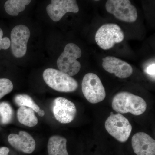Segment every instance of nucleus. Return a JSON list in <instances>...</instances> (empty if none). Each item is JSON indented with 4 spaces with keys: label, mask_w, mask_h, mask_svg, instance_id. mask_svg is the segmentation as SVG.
<instances>
[{
    "label": "nucleus",
    "mask_w": 155,
    "mask_h": 155,
    "mask_svg": "<svg viewBox=\"0 0 155 155\" xmlns=\"http://www.w3.org/2000/svg\"><path fill=\"white\" fill-rule=\"evenodd\" d=\"M81 89L84 97L91 104H97L105 98V89L99 77L93 73H88L84 76Z\"/></svg>",
    "instance_id": "6"
},
{
    "label": "nucleus",
    "mask_w": 155,
    "mask_h": 155,
    "mask_svg": "<svg viewBox=\"0 0 155 155\" xmlns=\"http://www.w3.org/2000/svg\"><path fill=\"white\" fill-rule=\"evenodd\" d=\"M14 85L10 79L0 78V99L13 90Z\"/></svg>",
    "instance_id": "19"
},
{
    "label": "nucleus",
    "mask_w": 155,
    "mask_h": 155,
    "mask_svg": "<svg viewBox=\"0 0 155 155\" xmlns=\"http://www.w3.org/2000/svg\"><path fill=\"white\" fill-rule=\"evenodd\" d=\"M105 8L108 13L123 22L133 23L137 19V10L130 0H107Z\"/></svg>",
    "instance_id": "7"
},
{
    "label": "nucleus",
    "mask_w": 155,
    "mask_h": 155,
    "mask_svg": "<svg viewBox=\"0 0 155 155\" xmlns=\"http://www.w3.org/2000/svg\"><path fill=\"white\" fill-rule=\"evenodd\" d=\"M134 151L137 155H155V140L144 132L135 134L131 139Z\"/></svg>",
    "instance_id": "13"
},
{
    "label": "nucleus",
    "mask_w": 155,
    "mask_h": 155,
    "mask_svg": "<svg viewBox=\"0 0 155 155\" xmlns=\"http://www.w3.org/2000/svg\"><path fill=\"white\" fill-rule=\"evenodd\" d=\"M33 109L29 107H19L17 112V117L19 123L28 126L33 127L38 123V119L35 115Z\"/></svg>",
    "instance_id": "15"
},
{
    "label": "nucleus",
    "mask_w": 155,
    "mask_h": 155,
    "mask_svg": "<svg viewBox=\"0 0 155 155\" xmlns=\"http://www.w3.org/2000/svg\"><path fill=\"white\" fill-rule=\"evenodd\" d=\"M45 82L50 87L61 92H72L78 88L77 81L59 70L46 69L43 73Z\"/></svg>",
    "instance_id": "2"
},
{
    "label": "nucleus",
    "mask_w": 155,
    "mask_h": 155,
    "mask_svg": "<svg viewBox=\"0 0 155 155\" xmlns=\"http://www.w3.org/2000/svg\"><path fill=\"white\" fill-rule=\"evenodd\" d=\"M52 111L56 120L62 124L72 122L77 114L75 104L63 97H58L54 100Z\"/></svg>",
    "instance_id": "9"
},
{
    "label": "nucleus",
    "mask_w": 155,
    "mask_h": 155,
    "mask_svg": "<svg viewBox=\"0 0 155 155\" xmlns=\"http://www.w3.org/2000/svg\"><path fill=\"white\" fill-rule=\"evenodd\" d=\"M82 54L80 48L74 43L66 45L64 51L57 60V66L59 70L69 76L76 75L81 68L80 62L77 59Z\"/></svg>",
    "instance_id": "3"
},
{
    "label": "nucleus",
    "mask_w": 155,
    "mask_h": 155,
    "mask_svg": "<svg viewBox=\"0 0 155 155\" xmlns=\"http://www.w3.org/2000/svg\"><path fill=\"white\" fill-rule=\"evenodd\" d=\"M102 61L104 69L119 78H127L133 73V68L130 64L119 58L108 56L103 58Z\"/></svg>",
    "instance_id": "11"
},
{
    "label": "nucleus",
    "mask_w": 155,
    "mask_h": 155,
    "mask_svg": "<svg viewBox=\"0 0 155 155\" xmlns=\"http://www.w3.org/2000/svg\"><path fill=\"white\" fill-rule=\"evenodd\" d=\"M155 62L147 65L145 68V72L155 80Z\"/></svg>",
    "instance_id": "21"
},
{
    "label": "nucleus",
    "mask_w": 155,
    "mask_h": 155,
    "mask_svg": "<svg viewBox=\"0 0 155 155\" xmlns=\"http://www.w3.org/2000/svg\"><path fill=\"white\" fill-rule=\"evenodd\" d=\"M37 113L39 116H40V117H43L45 115V111H44L43 110H40V109L39 110V111Z\"/></svg>",
    "instance_id": "23"
},
{
    "label": "nucleus",
    "mask_w": 155,
    "mask_h": 155,
    "mask_svg": "<svg viewBox=\"0 0 155 155\" xmlns=\"http://www.w3.org/2000/svg\"><path fill=\"white\" fill-rule=\"evenodd\" d=\"M10 149L6 147H0V155H9Z\"/></svg>",
    "instance_id": "22"
},
{
    "label": "nucleus",
    "mask_w": 155,
    "mask_h": 155,
    "mask_svg": "<svg viewBox=\"0 0 155 155\" xmlns=\"http://www.w3.org/2000/svg\"><path fill=\"white\" fill-rule=\"evenodd\" d=\"M105 126L108 133L121 143L127 141L132 129L127 118L121 114H114L113 112L106 120Z\"/></svg>",
    "instance_id": "5"
},
{
    "label": "nucleus",
    "mask_w": 155,
    "mask_h": 155,
    "mask_svg": "<svg viewBox=\"0 0 155 155\" xmlns=\"http://www.w3.org/2000/svg\"><path fill=\"white\" fill-rule=\"evenodd\" d=\"M31 0H8L5 4L7 14L12 16H17L19 13L25 10Z\"/></svg>",
    "instance_id": "16"
},
{
    "label": "nucleus",
    "mask_w": 155,
    "mask_h": 155,
    "mask_svg": "<svg viewBox=\"0 0 155 155\" xmlns=\"http://www.w3.org/2000/svg\"><path fill=\"white\" fill-rule=\"evenodd\" d=\"M79 9L76 0H51L46 7L48 15L54 22H58L69 12L77 13Z\"/></svg>",
    "instance_id": "10"
},
{
    "label": "nucleus",
    "mask_w": 155,
    "mask_h": 155,
    "mask_svg": "<svg viewBox=\"0 0 155 155\" xmlns=\"http://www.w3.org/2000/svg\"><path fill=\"white\" fill-rule=\"evenodd\" d=\"M30 35L29 28L24 25H17L11 31V50L14 57L20 58L25 55Z\"/></svg>",
    "instance_id": "8"
},
{
    "label": "nucleus",
    "mask_w": 155,
    "mask_h": 155,
    "mask_svg": "<svg viewBox=\"0 0 155 155\" xmlns=\"http://www.w3.org/2000/svg\"><path fill=\"white\" fill-rule=\"evenodd\" d=\"M13 116V110L9 103L6 102L0 103V117L2 124H8Z\"/></svg>",
    "instance_id": "18"
},
{
    "label": "nucleus",
    "mask_w": 155,
    "mask_h": 155,
    "mask_svg": "<svg viewBox=\"0 0 155 155\" xmlns=\"http://www.w3.org/2000/svg\"><path fill=\"white\" fill-rule=\"evenodd\" d=\"M14 102L19 107H29L33 109L35 112L38 113L40 110L38 106L35 102L31 97L28 95L20 94L17 95L14 97Z\"/></svg>",
    "instance_id": "17"
},
{
    "label": "nucleus",
    "mask_w": 155,
    "mask_h": 155,
    "mask_svg": "<svg viewBox=\"0 0 155 155\" xmlns=\"http://www.w3.org/2000/svg\"><path fill=\"white\" fill-rule=\"evenodd\" d=\"M114 110L119 114L130 113L134 116H140L147 110V103L144 99L126 91L118 93L114 96L112 103Z\"/></svg>",
    "instance_id": "1"
},
{
    "label": "nucleus",
    "mask_w": 155,
    "mask_h": 155,
    "mask_svg": "<svg viewBox=\"0 0 155 155\" xmlns=\"http://www.w3.org/2000/svg\"><path fill=\"white\" fill-rule=\"evenodd\" d=\"M8 141L15 149L25 154L32 153L36 147L34 139L26 131H19V134H11L8 137Z\"/></svg>",
    "instance_id": "12"
},
{
    "label": "nucleus",
    "mask_w": 155,
    "mask_h": 155,
    "mask_svg": "<svg viewBox=\"0 0 155 155\" xmlns=\"http://www.w3.org/2000/svg\"><path fill=\"white\" fill-rule=\"evenodd\" d=\"M125 35L119 25L107 23L101 26L95 35L96 42L101 48L107 50L112 48L116 44L122 42Z\"/></svg>",
    "instance_id": "4"
},
{
    "label": "nucleus",
    "mask_w": 155,
    "mask_h": 155,
    "mask_svg": "<svg viewBox=\"0 0 155 155\" xmlns=\"http://www.w3.org/2000/svg\"><path fill=\"white\" fill-rule=\"evenodd\" d=\"M3 31L0 28V50H7L11 46V40L8 37L3 38Z\"/></svg>",
    "instance_id": "20"
},
{
    "label": "nucleus",
    "mask_w": 155,
    "mask_h": 155,
    "mask_svg": "<svg viewBox=\"0 0 155 155\" xmlns=\"http://www.w3.org/2000/svg\"><path fill=\"white\" fill-rule=\"evenodd\" d=\"M94 1H100V0H94Z\"/></svg>",
    "instance_id": "24"
},
{
    "label": "nucleus",
    "mask_w": 155,
    "mask_h": 155,
    "mask_svg": "<svg viewBox=\"0 0 155 155\" xmlns=\"http://www.w3.org/2000/svg\"><path fill=\"white\" fill-rule=\"evenodd\" d=\"M48 155H69L67 150V140L63 137L54 135L48 143Z\"/></svg>",
    "instance_id": "14"
}]
</instances>
